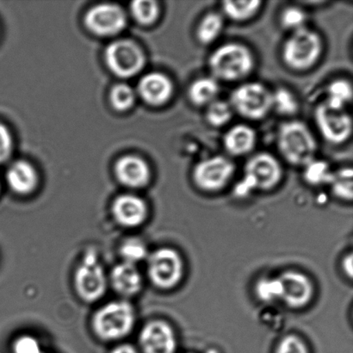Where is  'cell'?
<instances>
[{"label": "cell", "instance_id": "1", "mask_svg": "<svg viewBox=\"0 0 353 353\" xmlns=\"http://www.w3.org/2000/svg\"><path fill=\"white\" fill-rule=\"evenodd\" d=\"M208 65L211 77L218 82H240L255 68V57L245 44L231 41L220 45L210 54Z\"/></svg>", "mask_w": 353, "mask_h": 353}, {"label": "cell", "instance_id": "2", "mask_svg": "<svg viewBox=\"0 0 353 353\" xmlns=\"http://www.w3.org/2000/svg\"><path fill=\"white\" fill-rule=\"evenodd\" d=\"M276 147L283 160L294 167H306L316 160L318 145L305 123L290 120L279 126Z\"/></svg>", "mask_w": 353, "mask_h": 353}, {"label": "cell", "instance_id": "3", "mask_svg": "<svg viewBox=\"0 0 353 353\" xmlns=\"http://www.w3.org/2000/svg\"><path fill=\"white\" fill-rule=\"evenodd\" d=\"M323 48L321 34L306 26L290 33L283 44L282 60L290 70L305 72L320 61Z\"/></svg>", "mask_w": 353, "mask_h": 353}, {"label": "cell", "instance_id": "4", "mask_svg": "<svg viewBox=\"0 0 353 353\" xmlns=\"http://www.w3.org/2000/svg\"><path fill=\"white\" fill-rule=\"evenodd\" d=\"M136 321L132 305L126 301H114L102 306L93 314L92 327L103 341H117L130 334Z\"/></svg>", "mask_w": 353, "mask_h": 353}, {"label": "cell", "instance_id": "5", "mask_svg": "<svg viewBox=\"0 0 353 353\" xmlns=\"http://www.w3.org/2000/svg\"><path fill=\"white\" fill-rule=\"evenodd\" d=\"M228 102L234 112L243 119L259 121L272 110V92L261 82H244L231 92Z\"/></svg>", "mask_w": 353, "mask_h": 353}, {"label": "cell", "instance_id": "6", "mask_svg": "<svg viewBox=\"0 0 353 353\" xmlns=\"http://www.w3.org/2000/svg\"><path fill=\"white\" fill-rule=\"evenodd\" d=\"M235 164L223 155L203 159L194 165L192 179L197 189L204 192H218L234 178Z\"/></svg>", "mask_w": 353, "mask_h": 353}, {"label": "cell", "instance_id": "7", "mask_svg": "<svg viewBox=\"0 0 353 353\" xmlns=\"http://www.w3.org/2000/svg\"><path fill=\"white\" fill-rule=\"evenodd\" d=\"M74 287L79 296L86 303L96 302L105 295L106 276L94 251L86 252L76 270Z\"/></svg>", "mask_w": 353, "mask_h": 353}, {"label": "cell", "instance_id": "8", "mask_svg": "<svg viewBox=\"0 0 353 353\" xmlns=\"http://www.w3.org/2000/svg\"><path fill=\"white\" fill-rule=\"evenodd\" d=\"M148 272L151 282L157 288L164 290L174 288L183 278L182 258L174 249H157L148 257Z\"/></svg>", "mask_w": 353, "mask_h": 353}, {"label": "cell", "instance_id": "9", "mask_svg": "<svg viewBox=\"0 0 353 353\" xmlns=\"http://www.w3.org/2000/svg\"><path fill=\"white\" fill-rule=\"evenodd\" d=\"M283 176L280 161L266 152L255 154L245 162L244 179L251 188L268 192L279 185Z\"/></svg>", "mask_w": 353, "mask_h": 353}, {"label": "cell", "instance_id": "10", "mask_svg": "<svg viewBox=\"0 0 353 353\" xmlns=\"http://www.w3.org/2000/svg\"><path fill=\"white\" fill-rule=\"evenodd\" d=\"M145 61L143 50L133 41H113L105 50L107 65L121 78L134 77L143 68Z\"/></svg>", "mask_w": 353, "mask_h": 353}, {"label": "cell", "instance_id": "11", "mask_svg": "<svg viewBox=\"0 0 353 353\" xmlns=\"http://www.w3.org/2000/svg\"><path fill=\"white\" fill-rule=\"evenodd\" d=\"M314 121L321 136L328 143L341 145L350 139L352 120L345 109L333 108L321 103L314 110Z\"/></svg>", "mask_w": 353, "mask_h": 353}, {"label": "cell", "instance_id": "12", "mask_svg": "<svg viewBox=\"0 0 353 353\" xmlns=\"http://www.w3.org/2000/svg\"><path fill=\"white\" fill-rule=\"evenodd\" d=\"M126 23L125 12L115 3H99L90 9L85 17V23L89 30L102 37L119 34Z\"/></svg>", "mask_w": 353, "mask_h": 353}, {"label": "cell", "instance_id": "13", "mask_svg": "<svg viewBox=\"0 0 353 353\" xmlns=\"http://www.w3.org/2000/svg\"><path fill=\"white\" fill-rule=\"evenodd\" d=\"M279 285V299L292 309H301L313 299L312 282L303 273L288 271L276 279Z\"/></svg>", "mask_w": 353, "mask_h": 353}, {"label": "cell", "instance_id": "14", "mask_svg": "<svg viewBox=\"0 0 353 353\" xmlns=\"http://www.w3.org/2000/svg\"><path fill=\"white\" fill-rule=\"evenodd\" d=\"M140 345L143 353H175L174 331L165 321H152L141 332Z\"/></svg>", "mask_w": 353, "mask_h": 353}, {"label": "cell", "instance_id": "15", "mask_svg": "<svg viewBox=\"0 0 353 353\" xmlns=\"http://www.w3.org/2000/svg\"><path fill=\"white\" fill-rule=\"evenodd\" d=\"M138 93L148 105L161 106L170 101L174 93L172 79L162 72L144 75L138 85Z\"/></svg>", "mask_w": 353, "mask_h": 353}, {"label": "cell", "instance_id": "16", "mask_svg": "<svg viewBox=\"0 0 353 353\" xmlns=\"http://www.w3.org/2000/svg\"><path fill=\"white\" fill-rule=\"evenodd\" d=\"M114 218L121 226L137 228L145 223L148 217V206L143 199L131 194L117 196L112 203Z\"/></svg>", "mask_w": 353, "mask_h": 353}, {"label": "cell", "instance_id": "17", "mask_svg": "<svg viewBox=\"0 0 353 353\" xmlns=\"http://www.w3.org/2000/svg\"><path fill=\"white\" fill-rule=\"evenodd\" d=\"M115 172L117 179L130 188H141L150 182L151 172L143 159L127 155L117 162Z\"/></svg>", "mask_w": 353, "mask_h": 353}, {"label": "cell", "instance_id": "18", "mask_svg": "<svg viewBox=\"0 0 353 353\" xmlns=\"http://www.w3.org/2000/svg\"><path fill=\"white\" fill-rule=\"evenodd\" d=\"M257 141L258 137L254 128L243 123L230 127L223 138L225 151L233 157H241L251 154Z\"/></svg>", "mask_w": 353, "mask_h": 353}, {"label": "cell", "instance_id": "19", "mask_svg": "<svg viewBox=\"0 0 353 353\" xmlns=\"http://www.w3.org/2000/svg\"><path fill=\"white\" fill-rule=\"evenodd\" d=\"M10 188L19 195H29L36 190L38 175L33 165L26 161H17L10 165L6 174Z\"/></svg>", "mask_w": 353, "mask_h": 353}, {"label": "cell", "instance_id": "20", "mask_svg": "<svg viewBox=\"0 0 353 353\" xmlns=\"http://www.w3.org/2000/svg\"><path fill=\"white\" fill-rule=\"evenodd\" d=\"M110 280L114 290L124 296L137 295L143 287V278L137 266L123 261L113 268Z\"/></svg>", "mask_w": 353, "mask_h": 353}, {"label": "cell", "instance_id": "21", "mask_svg": "<svg viewBox=\"0 0 353 353\" xmlns=\"http://www.w3.org/2000/svg\"><path fill=\"white\" fill-rule=\"evenodd\" d=\"M219 92V82L211 76H208L197 78L190 83L187 90V98L190 103L197 108H206L214 100L218 99Z\"/></svg>", "mask_w": 353, "mask_h": 353}, {"label": "cell", "instance_id": "22", "mask_svg": "<svg viewBox=\"0 0 353 353\" xmlns=\"http://www.w3.org/2000/svg\"><path fill=\"white\" fill-rule=\"evenodd\" d=\"M262 5L259 0H228L221 3V10L233 22L245 23L258 15Z\"/></svg>", "mask_w": 353, "mask_h": 353}, {"label": "cell", "instance_id": "23", "mask_svg": "<svg viewBox=\"0 0 353 353\" xmlns=\"http://www.w3.org/2000/svg\"><path fill=\"white\" fill-rule=\"evenodd\" d=\"M224 19L223 14L210 12L205 14L197 24L196 38L203 46L212 44L223 32Z\"/></svg>", "mask_w": 353, "mask_h": 353}, {"label": "cell", "instance_id": "24", "mask_svg": "<svg viewBox=\"0 0 353 353\" xmlns=\"http://www.w3.org/2000/svg\"><path fill=\"white\" fill-rule=\"evenodd\" d=\"M352 99V86L350 81L345 79H335L327 86V99L325 103L336 109H345Z\"/></svg>", "mask_w": 353, "mask_h": 353}, {"label": "cell", "instance_id": "25", "mask_svg": "<svg viewBox=\"0 0 353 353\" xmlns=\"http://www.w3.org/2000/svg\"><path fill=\"white\" fill-rule=\"evenodd\" d=\"M272 110L283 117H293L299 112V102L290 90L279 88L272 92Z\"/></svg>", "mask_w": 353, "mask_h": 353}, {"label": "cell", "instance_id": "26", "mask_svg": "<svg viewBox=\"0 0 353 353\" xmlns=\"http://www.w3.org/2000/svg\"><path fill=\"white\" fill-rule=\"evenodd\" d=\"M234 114L230 102L216 99L206 107L205 119L211 127L223 128L231 122Z\"/></svg>", "mask_w": 353, "mask_h": 353}, {"label": "cell", "instance_id": "27", "mask_svg": "<svg viewBox=\"0 0 353 353\" xmlns=\"http://www.w3.org/2000/svg\"><path fill=\"white\" fill-rule=\"evenodd\" d=\"M335 196L342 199H352V168H341L332 172L330 182Z\"/></svg>", "mask_w": 353, "mask_h": 353}, {"label": "cell", "instance_id": "28", "mask_svg": "<svg viewBox=\"0 0 353 353\" xmlns=\"http://www.w3.org/2000/svg\"><path fill=\"white\" fill-rule=\"evenodd\" d=\"M131 12L138 22L144 26L157 22L160 17L159 3L152 0H137L131 3Z\"/></svg>", "mask_w": 353, "mask_h": 353}, {"label": "cell", "instance_id": "29", "mask_svg": "<svg viewBox=\"0 0 353 353\" xmlns=\"http://www.w3.org/2000/svg\"><path fill=\"white\" fill-rule=\"evenodd\" d=\"M279 21L283 29L292 33L306 27L307 13L301 7L287 6L280 14Z\"/></svg>", "mask_w": 353, "mask_h": 353}, {"label": "cell", "instance_id": "30", "mask_svg": "<svg viewBox=\"0 0 353 353\" xmlns=\"http://www.w3.org/2000/svg\"><path fill=\"white\" fill-rule=\"evenodd\" d=\"M119 252L123 262L134 265L148 256L146 245L137 238H130L124 241Z\"/></svg>", "mask_w": 353, "mask_h": 353}, {"label": "cell", "instance_id": "31", "mask_svg": "<svg viewBox=\"0 0 353 353\" xmlns=\"http://www.w3.org/2000/svg\"><path fill=\"white\" fill-rule=\"evenodd\" d=\"M134 101H136V92L130 85H117L110 92V102L114 108L120 112L130 109Z\"/></svg>", "mask_w": 353, "mask_h": 353}, {"label": "cell", "instance_id": "32", "mask_svg": "<svg viewBox=\"0 0 353 353\" xmlns=\"http://www.w3.org/2000/svg\"><path fill=\"white\" fill-rule=\"evenodd\" d=\"M305 168V179L311 183L330 182L332 172L326 162L314 160Z\"/></svg>", "mask_w": 353, "mask_h": 353}, {"label": "cell", "instance_id": "33", "mask_svg": "<svg viewBox=\"0 0 353 353\" xmlns=\"http://www.w3.org/2000/svg\"><path fill=\"white\" fill-rule=\"evenodd\" d=\"M14 353H44L37 338L29 334H23L13 342Z\"/></svg>", "mask_w": 353, "mask_h": 353}, {"label": "cell", "instance_id": "34", "mask_svg": "<svg viewBox=\"0 0 353 353\" xmlns=\"http://www.w3.org/2000/svg\"><path fill=\"white\" fill-rule=\"evenodd\" d=\"M275 353H309V350L299 337L287 335L279 341Z\"/></svg>", "mask_w": 353, "mask_h": 353}, {"label": "cell", "instance_id": "35", "mask_svg": "<svg viewBox=\"0 0 353 353\" xmlns=\"http://www.w3.org/2000/svg\"><path fill=\"white\" fill-rule=\"evenodd\" d=\"M12 134L3 123H0V163L5 162L12 153Z\"/></svg>", "mask_w": 353, "mask_h": 353}, {"label": "cell", "instance_id": "36", "mask_svg": "<svg viewBox=\"0 0 353 353\" xmlns=\"http://www.w3.org/2000/svg\"><path fill=\"white\" fill-rule=\"evenodd\" d=\"M259 292L264 299H279V285L276 279L264 280L259 283Z\"/></svg>", "mask_w": 353, "mask_h": 353}, {"label": "cell", "instance_id": "37", "mask_svg": "<svg viewBox=\"0 0 353 353\" xmlns=\"http://www.w3.org/2000/svg\"><path fill=\"white\" fill-rule=\"evenodd\" d=\"M112 353H138V352L133 345L122 344L114 348Z\"/></svg>", "mask_w": 353, "mask_h": 353}, {"label": "cell", "instance_id": "38", "mask_svg": "<svg viewBox=\"0 0 353 353\" xmlns=\"http://www.w3.org/2000/svg\"><path fill=\"white\" fill-rule=\"evenodd\" d=\"M343 268L345 272H347V275L349 276H352V255L349 254L347 258L344 259L343 261Z\"/></svg>", "mask_w": 353, "mask_h": 353}, {"label": "cell", "instance_id": "39", "mask_svg": "<svg viewBox=\"0 0 353 353\" xmlns=\"http://www.w3.org/2000/svg\"><path fill=\"white\" fill-rule=\"evenodd\" d=\"M208 353H217L216 352H208Z\"/></svg>", "mask_w": 353, "mask_h": 353}]
</instances>
